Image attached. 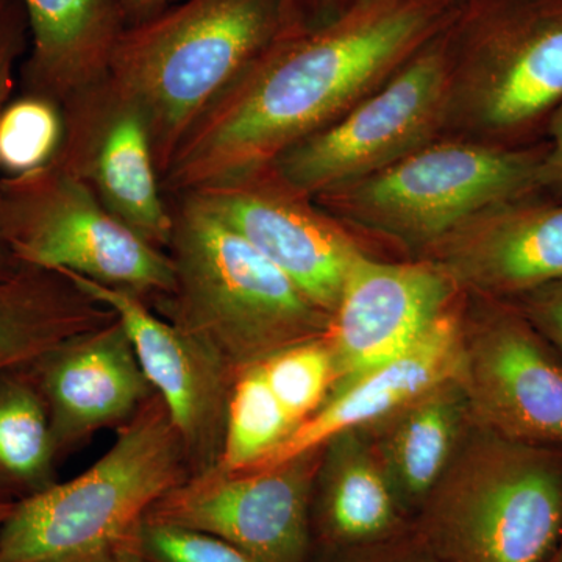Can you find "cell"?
I'll list each match as a JSON object with an SVG mask.
<instances>
[{
  "instance_id": "4",
  "label": "cell",
  "mask_w": 562,
  "mask_h": 562,
  "mask_svg": "<svg viewBox=\"0 0 562 562\" xmlns=\"http://www.w3.org/2000/svg\"><path fill=\"white\" fill-rule=\"evenodd\" d=\"M190 476L179 431L154 392L91 468L14 503L0 527V562H113L139 549L151 506Z\"/></svg>"
},
{
  "instance_id": "36",
  "label": "cell",
  "mask_w": 562,
  "mask_h": 562,
  "mask_svg": "<svg viewBox=\"0 0 562 562\" xmlns=\"http://www.w3.org/2000/svg\"><path fill=\"white\" fill-rule=\"evenodd\" d=\"M547 562H562V536L558 546L554 547L553 553L550 554L549 560Z\"/></svg>"
},
{
  "instance_id": "14",
  "label": "cell",
  "mask_w": 562,
  "mask_h": 562,
  "mask_svg": "<svg viewBox=\"0 0 562 562\" xmlns=\"http://www.w3.org/2000/svg\"><path fill=\"white\" fill-rule=\"evenodd\" d=\"M458 291L435 261L386 262L358 255L325 335L338 373L335 390L401 357L452 308Z\"/></svg>"
},
{
  "instance_id": "19",
  "label": "cell",
  "mask_w": 562,
  "mask_h": 562,
  "mask_svg": "<svg viewBox=\"0 0 562 562\" xmlns=\"http://www.w3.org/2000/svg\"><path fill=\"white\" fill-rule=\"evenodd\" d=\"M561 99L562 16L453 72L449 117L458 113L476 131H513Z\"/></svg>"
},
{
  "instance_id": "30",
  "label": "cell",
  "mask_w": 562,
  "mask_h": 562,
  "mask_svg": "<svg viewBox=\"0 0 562 562\" xmlns=\"http://www.w3.org/2000/svg\"><path fill=\"white\" fill-rule=\"evenodd\" d=\"M520 313L562 357V280L527 294Z\"/></svg>"
},
{
  "instance_id": "33",
  "label": "cell",
  "mask_w": 562,
  "mask_h": 562,
  "mask_svg": "<svg viewBox=\"0 0 562 562\" xmlns=\"http://www.w3.org/2000/svg\"><path fill=\"white\" fill-rule=\"evenodd\" d=\"M25 265H21L16 260L13 254H11L9 247L0 241V279H7V277L14 276L20 272Z\"/></svg>"
},
{
  "instance_id": "31",
  "label": "cell",
  "mask_w": 562,
  "mask_h": 562,
  "mask_svg": "<svg viewBox=\"0 0 562 562\" xmlns=\"http://www.w3.org/2000/svg\"><path fill=\"white\" fill-rule=\"evenodd\" d=\"M552 149L542 157L539 184L562 191V105L552 125Z\"/></svg>"
},
{
  "instance_id": "18",
  "label": "cell",
  "mask_w": 562,
  "mask_h": 562,
  "mask_svg": "<svg viewBox=\"0 0 562 562\" xmlns=\"http://www.w3.org/2000/svg\"><path fill=\"white\" fill-rule=\"evenodd\" d=\"M29 22L20 92L61 106L109 79L127 27L121 0H21Z\"/></svg>"
},
{
  "instance_id": "1",
  "label": "cell",
  "mask_w": 562,
  "mask_h": 562,
  "mask_svg": "<svg viewBox=\"0 0 562 562\" xmlns=\"http://www.w3.org/2000/svg\"><path fill=\"white\" fill-rule=\"evenodd\" d=\"M442 0H371L297 29L255 61L188 132L166 198L269 165L390 80L438 27Z\"/></svg>"
},
{
  "instance_id": "37",
  "label": "cell",
  "mask_w": 562,
  "mask_h": 562,
  "mask_svg": "<svg viewBox=\"0 0 562 562\" xmlns=\"http://www.w3.org/2000/svg\"><path fill=\"white\" fill-rule=\"evenodd\" d=\"M3 2H5V0H0V5H2Z\"/></svg>"
},
{
  "instance_id": "27",
  "label": "cell",
  "mask_w": 562,
  "mask_h": 562,
  "mask_svg": "<svg viewBox=\"0 0 562 562\" xmlns=\"http://www.w3.org/2000/svg\"><path fill=\"white\" fill-rule=\"evenodd\" d=\"M140 553L146 562H250L235 547L205 532L144 522Z\"/></svg>"
},
{
  "instance_id": "5",
  "label": "cell",
  "mask_w": 562,
  "mask_h": 562,
  "mask_svg": "<svg viewBox=\"0 0 562 562\" xmlns=\"http://www.w3.org/2000/svg\"><path fill=\"white\" fill-rule=\"evenodd\" d=\"M471 424L413 528L442 562H547L562 536V457Z\"/></svg>"
},
{
  "instance_id": "11",
  "label": "cell",
  "mask_w": 562,
  "mask_h": 562,
  "mask_svg": "<svg viewBox=\"0 0 562 562\" xmlns=\"http://www.w3.org/2000/svg\"><path fill=\"white\" fill-rule=\"evenodd\" d=\"M457 376L473 424L562 449V360L522 313L492 306L464 319Z\"/></svg>"
},
{
  "instance_id": "9",
  "label": "cell",
  "mask_w": 562,
  "mask_h": 562,
  "mask_svg": "<svg viewBox=\"0 0 562 562\" xmlns=\"http://www.w3.org/2000/svg\"><path fill=\"white\" fill-rule=\"evenodd\" d=\"M321 449L265 469L191 475L144 522L205 532L250 562H314L312 508Z\"/></svg>"
},
{
  "instance_id": "8",
  "label": "cell",
  "mask_w": 562,
  "mask_h": 562,
  "mask_svg": "<svg viewBox=\"0 0 562 562\" xmlns=\"http://www.w3.org/2000/svg\"><path fill=\"white\" fill-rule=\"evenodd\" d=\"M453 70L441 50L416 54L339 120L269 162L308 198L364 179L430 144L449 120Z\"/></svg>"
},
{
  "instance_id": "16",
  "label": "cell",
  "mask_w": 562,
  "mask_h": 562,
  "mask_svg": "<svg viewBox=\"0 0 562 562\" xmlns=\"http://www.w3.org/2000/svg\"><path fill=\"white\" fill-rule=\"evenodd\" d=\"M427 251L460 290L520 297L562 280V205L503 203Z\"/></svg>"
},
{
  "instance_id": "21",
  "label": "cell",
  "mask_w": 562,
  "mask_h": 562,
  "mask_svg": "<svg viewBox=\"0 0 562 562\" xmlns=\"http://www.w3.org/2000/svg\"><path fill=\"white\" fill-rule=\"evenodd\" d=\"M471 424L468 398L454 376L360 428L409 519L449 468Z\"/></svg>"
},
{
  "instance_id": "6",
  "label": "cell",
  "mask_w": 562,
  "mask_h": 562,
  "mask_svg": "<svg viewBox=\"0 0 562 562\" xmlns=\"http://www.w3.org/2000/svg\"><path fill=\"white\" fill-rule=\"evenodd\" d=\"M542 157L487 144L430 143L313 201L336 221L427 251L465 222L539 184Z\"/></svg>"
},
{
  "instance_id": "34",
  "label": "cell",
  "mask_w": 562,
  "mask_h": 562,
  "mask_svg": "<svg viewBox=\"0 0 562 562\" xmlns=\"http://www.w3.org/2000/svg\"><path fill=\"white\" fill-rule=\"evenodd\" d=\"M14 503L16 502L10 501V498L0 495V527H2V524L5 522L7 517H9L11 509H13Z\"/></svg>"
},
{
  "instance_id": "25",
  "label": "cell",
  "mask_w": 562,
  "mask_h": 562,
  "mask_svg": "<svg viewBox=\"0 0 562 562\" xmlns=\"http://www.w3.org/2000/svg\"><path fill=\"white\" fill-rule=\"evenodd\" d=\"M65 138V114L40 95H14L0 113V177L36 171L57 158Z\"/></svg>"
},
{
  "instance_id": "35",
  "label": "cell",
  "mask_w": 562,
  "mask_h": 562,
  "mask_svg": "<svg viewBox=\"0 0 562 562\" xmlns=\"http://www.w3.org/2000/svg\"><path fill=\"white\" fill-rule=\"evenodd\" d=\"M113 562H146L144 561L143 553H140L139 549L133 550V552L124 554V557L117 558Z\"/></svg>"
},
{
  "instance_id": "12",
  "label": "cell",
  "mask_w": 562,
  "mask_h": 562,
  "mask_svg": "<svg viewBox=\"0 0 562 562\" xmlns=\"http://www.w3.org/2000/svg\"><path fill=\"white\" fill-rule=\"evenodd\" d=\"M65 138L54 161L87 183L122 224L168 249L172 216L146 120L109 79L63 105Z\"/></svg>"
},
{
  "instance_id": "26",
  "label": "cell",
  "mask_w": 562,
  "mask_h": 562,
  "mask_svg": "<svg viewBox=\"0 0 562 562\" xmlns=\"http://www.w3.org/2000/svg\"><path fill=\"white\" fill-rule=\"evenodd\" d=\"M260 368L277 401L297 427L327 402L338 383L335 358L325 336L288 347L260 362Z\"/></svg>"
},
{
  "instance_id": "24",
  "label": "cell",
  "mask_w": 562,
  "mask_h": 562,
  "mask_svg": "<svg viewBox=\"0 0 562 562\" xmlns=\"http://www.w3.org/2000/svg\"><path fill=\"white\" fill-rule=\"evenodd\" d=\"M297 428L266 382L260 364L238 373L228 402L217 468L243 472L272 453Z\"/></svg>"
},
{
  "instance_id": "17",
  "label": "cell",
  "mask_w": 562,
  "mask_h": 562,
  "mask_svg": "<svg viewBox=\"0 0 562 562\" xmlns=\"http://www.w3.org/2000/svg\"><path fill=\"white\" fill-rule=\"evenodd\" d=\"M462 325L464 314L453 305L401 357L336 387L313 416L247 471H265L314 452L335 436L369 427L436 384L454 379L460 369Z\"/></svg>"
},
{
  "instance_id": "7",
  "label": "cell",
  "mask_w": 562,
  "mask_h": 562,
  "mask_svg": "<svg viewBox=\"0 0 562 562\" xmlns=\"http://www.w3.org/2000/svg\"><path fill=\"white\" fill-rule=\"evenodd\" d=\"M0 241L21 265L77 273L150 306L173 288L168 251L122 224L87 183L55 162L0 177Z\"/></svg>"
},
{
  "instance_id": "3",
  "label": "cell",
  "mask_w": 562,
  "mask_h": 562,
  "mask_svg": "<svg viewBox=\"0 0 562 562\" xmlns=\"http://www.w3.org/2000/svg\"><path fill=\"white\" fill-rule=\"evenodd\" d=\"M166 199L173 288L151 306L162 319L236 376L288 347L327 335L330 314L241 235L190 194Z\"/></svg>"
},
{
  "instance_id": "10",
  "label": "cell",
  "mask_w": 562,
  "mask_h": 562,
  "mask_svg": "<svg viewBox=\"0 0 562 562\" xmlns=\"http://www.w3.org/2000/svg\"><path fill=\"white\" fill-rule=\"evenodd\" d=\"M184 194L241 235L331 316L362 250L312 198L292 190L271 165L232 173Z\"/></svg>"
},
{
  "instance_id": "32",
  "label": "cell",
  "mask_w": 562,
  "mask_h": 562,
  "mask_svg": "<svg viewBox=\"0 0 562 562\" xmlns=\"http://www.w3.org/2000/svg\"><path fill=\"white\" fill-rule=\"evenodd\" d=\"M173 0H121L124 10L125 22L128 25L138 24L160 13L172 5Z\"/></svg>"
},
{
  "instance_id": "2",
  "label": "cell",
  "mask_w": 562,
  "mask_h": 562,
  "mask_svg": "<svg viewBox=\"0 0 562 562\" xmlns=\"http://www.w3.org/2000/svg\"><path fill=\"white\" fill-rule=\"evenodd\" d=\"M301 0H183L128 25L109 80L138 106L160 179L203 113L302 21Z\"/></svg>"
},
{
  "instance_id": "22",
  "label": "cell",
  "mask_w": 562,
  "mask_h": 562,
  "mask_svg": "<svg viewBox=\"0 0 562 562\" xmlns=\"http://www.w3.org/2000/svg\"><path fill=\"white\" fill-rule=\"evenodd\" d=\"M116 319L63 272L24 266L0 279V373L25 368L58 344Z\"/></svg>"
},
{
  "instance_id": "23",
  "label": "cell",
  "mask_w": 562,
  "mask_h": 562,
  "mask_svg": "<svg viewBox=\"0 0 562 562\" xmlns=\"http://www.w3.org/2000/svg\"><path fill=\"white\" fill-rule=\"evenodd\" d=\"M54 431L27 366L0 373V495L24 501L58 482Z\"/></svg>"
},
{
  "instance_id": "20",
  "label": "cell",
  "mask_w": 562,
  "mask_h": 562,
  "mask_svg": "<svg viewBox=\"0 0 562 562\" xmlns=\"http://www.w3.org/2000/svg\"><path fill=\"white\" fill-rule=\"evenodd\" d=\"M312 524L316 550L368 546L412 527L364 431L322 446Z\"/></svg>"
},
{
  "instance_id": "28",
  "label": "cell",
  "mask_w": 562,
  "mask_h": 562,
  "mask_svg": "<svg viewBox=\"0 0 562 562\" xmlns=\"http://www.w3.org/2000/svg\"><path fill=\"white\" fill-rule=\"evenodd\" d=\"M29 22L21 0H5L0 5V113L14 98L20 83L21 63L27 55Z\"/></svg>"
},
{
  "instance_id": "15",
  "label": "cell",
  "mask_w": 562,
  "mask_h": 562,
  "mask_svg": "<svg viewBox=\"0 0 562 562\" xmlns=\"http://www.w3.org/2000/svg\"><path fill=\"white\" fill-rule=\"evenodd\" d=\"M27 368L49 413L60 458L95 432L127 424L155 392L117 316L58 344Z\"/></svg>"
},
{
  "instance_id": "29",
  "label": "cell",
  "mask_w": 562,
  "mask_h": 562,
  "mask_svg": "<svg viewBox=\"0 0 562 562\" xmlns=\"http://www.w3.org/2000/svg\"><path fill=\"white\" fill-rule=\"evenodd\" d=\"M314 562H442L425 546L413 524L408 530L398 532L384 541L347 549H321Z\"/></svg>"
},
{
  "instance_id": "13",
  "label": "cell",
  "mask_w": 562,
  "mask_h": 562,
  "mask_svg": "<svg viewBox=\"0 0 562 562\" xmlns=\"http://www.w3.org/2000/svg\"><path fill=\"white\" fill-rule=\"evenodd\" d=\"M124 325L140 368L179 431L191 475L221 462L236 375L131 291L63 272Z\"/></svg>"
}]
</instances>
